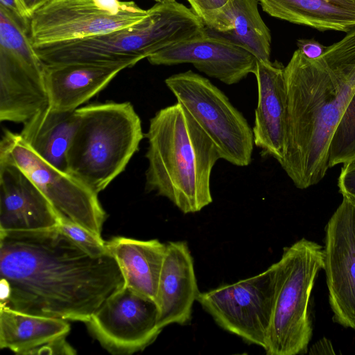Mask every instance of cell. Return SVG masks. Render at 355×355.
Instances as JSON below:
<instances>
[{
  "instance_id": "obj_1",
  "label": "cell",
  "mask_w": 355,
  "mask_h": 355,
  "mask_svg": "<svg viewBox=\"0 0 355 355\" xmlns=\"http://www.w3.org/2000/svg\"><path fill=\"white\" fill-rule=\"evenodd\" d=\"M0 307L87 322L125 285L110 253L94 257L59 227L0 231Z\"/></svg>"
},
{
  "instance_id": "obj_2",
  "label": "cell",
  "mask_w": 355,
  "mask_h": 355,
  "mask_svg": "<svg viewBox=\"0 0 355 355\" xmlns=\"http://www.w3.org/2000/svg\"><path fill=\"white\" fill-rule=\"evenodd\" d=\"M284 78L286 135L280 165L297 188L305 189L329 168L331 139L355 94V28L318 59L295 51Z\"/></svg>"
},
{
  "instance_id": "obj_3",
  "label": "cell",
  "mask_w": 355,
  "mask_h": 355,
  "mask_svg": "<svg viewBox=\"0 0 355 355\" xmlns=\"http://www.w3.org/2000/svg\"><path fill=\"white\" fill-rule=\"evenodd\" d=\"M146 191L169 200L183 214L212 202L211 174L219 153L210 138L180 103L160 109L145 135Z\"/></svg>"
},
{
  "instance_id": "obj_4",
  "label": "cell",
  "mask_w": 355,
  "mask_h": 355,
  "mask_svg": "<svg viewBox=\"0 0 355 355\" xmlns=\"http://www.w3.org/2000/svg\"><path fill=\"white\" fill-rule=\"evenodd\" d=\"M139 23L107 33L34 47L46 65L128 62L144 58L206 32L202 20L184 4L156 3Z\"/></svg>"
},
{
  "instance_id": "obj_5",
  "label": "cell",
  "mask_w": 355,
  "mask_h": 355,
  "mask_svg": "<svg viewBox=\"0 0 355 355\" xmlns=\"http://www.w3.org/2000/svg\"><path fill=\"white\" fill-rule=\"evenodd\" d=\"M78 124L67 155L68 173L96 193L125 168L144 135L130 102L109 101L76 110Z\"/></svg>"
},
{
  "instance_id": "obj_6",
  "label": "cell",
  "mask_w": 355,
  "mask_h": 355,
  "mask_svg": "<svg viewBox=\"0 0 355 355\" xmlns=\"http://www.w3.org/2000/svg\"><path fill=\"white\" fill-rule=\"evenodd\" d=\"M275 287L266 347L268 355L306 354L313 336L312 291L324 267V248L302 238L275 263Z\"/></svg>"
},
{
  "instance_id": "obj_7",
  "label": "cell",
  "mask_w": 355,
  "mask_h": 355,
  "mask_svg": "<svg viewBox=\"0 0 355 355\" xmlns=\"http://www.w3.org/2000/svg\"><path fill=\"white\" fill-rule=\"evenodd\" d=\"M165 84L215 145L220 159L247 166L254 150L252 129L227 96L207 78L189 70Z\"/></svg>"
},
{
  "instance_id": "obj_8",
  "label": "cell",
  "mask_w": 355,
  "mask_h": 355,
  "mask_svg": "<svg viewBox=\"0 0 355 355\" xmlns=\"http://www.w3.org/2000/svg\"><path fill=\"white\" fill-rule=\"evenodd\" d=\"M44 64L29 29L0 6V121L24 123L49 106Z\"/></svg>"
},
{
  "instance_id": "obj_9",
  "label": "cell",
  "mask_w": 355,
  "mask_h": 355,
  "mask_svg": "<svg viewBox=\"0 0 355 355\" xmlns=\"http://www.w3.org/2000/svg\"><path fill=\"white\" fill-rule=\"evenodd\" d=\"M0 161L19 167L46 196L60 221L73 223L101 236L107 214L98 193L76 177L42 159L19 133L3 131Z\"/></svg>"
},
{
  "instance_id": "obj_10",
  "label": "cell",
  "mask_w": 355,
  "mask_h": 355,
  "mask_svg": "<svg viewBox=\"0 0 355 355\" xmlns=\"http://www.w3.org/2000/svg\"><path fill=\"white\" fill-rule=\"evenodd\" d=\"M148 12L132 1L49 0L33 13L29 36L34 47L82 39L133 26Z\"/></svg>"
},
{
  "instance_id": "obj_11",
  "label": "cell",
  "mask_w": 355,
  "mask_h": 355,
  "mask_svg": "<svg viewBox=\"0 0 355 355\" xmlns=\"http://www.w3.org/2000/svg\"><path fill=\"white\" fill-rule=\"evenodd\" d=\"M275 264L254 276L200 292L197 301L223 329L265 348L275 287Z\"/></svg>"
},
{
  "instance_id": "obj_12",
  "label": "cell",
  "mask_w": 355,
  "mask_h": 355,
  "mask_svg": "<svg viewBox=\"0 0 355 355\" xmlns=\"http://www.w3.org/2000/svg\"><path fill=\"white\" fill-rule=\"evenodd\" d=\"M112 354H132L151 345L162 331L156 303L126 286L110 295L85 322Z\"/></svg>"
},
{
  "instance_id": "obj_13",
  "label": "cell",
  "mask_w": 355,
  "mask_h": 355,
  "mask_svg": "<svg viewBox=\"0 0 355 355\" xmlns=\"http://www.w3.org/2000/svg\"><path fill=\"white\" fill-rule=\"evenodd\" d=\"M323 248L333 320L355 331V205L345 198L325 225Z\"/></svg>"
},
{
  "instance_id": "obj_14",
  "label": "cell",
  "mask_w": 355,
  "mask_h": 355,
  "mask_svg": "<svg viewBox=\"0 0 355 355\" xmlns=\"http://www.w3.org/2000/svg\"><path fill=\"white\" fill-rule=\"evenodd\" d=\"M147 60L153 65L191 63L209 77L228 85L254 74L258 61L241 45L208 28L204 34L164 48Z\"/></svg>"
},
{
  "instance_id": "obj_15",
  "label": "cell",
  "mask_w": 355,
  "mask_h": 355,
  "mask_svg": "<svg viewBox=\"0 0 355 355\" xmlns=\"http://www.w3.org/2000/svg\"><path fill=\"white\" fill-rule=\"evenodd\" d=\"M50 202L17 166L0 161V231H29L59 227Z\"/></svg>"
},
{
  "instance_id": "obj_16",
  "label": "cell",
  "mask_w": 355,
  "mask_h": 355,
  "mask_svg": "<svg viewBox=\"0 0 355 355\" xmlns=\"http://www.w3.org/2000/svg\"><path fill=\"white\" fill-rule=\"evenodd\" d=\"M284 66L278 61H257L254 75L258 89L252 128L254 145L262 156H270L279 164L285 151L287 100Z\"/></svg>"
},
{
  "instance_id": "obj_17",
  "label": "cell",
  "mask_w": 355,
  "mask_h": 355,
  "mask_svg": "<svg viewBox=\"0 0 355 355\" xmlns=\"http://www.w3.org/2000/svg\"><path fill=\"white\" fill-rule=\"evenodd\" d=\"M199 293L188 244L185 241L167 243L155 301L159 327L163 329L171 324H189Z\"/></svg>"
},
{
  "instance_id": "obj_18",
  "label": "cell",
  "mask_w": 355,
  "mask_h": 355,
  "mask_svg": "<svg viewBox=\"0 0 355 355\" xmlns=\"http://www.w3.org/2000/svg\"><path fill=\"white\" fill-rule=\"evenodd\" d=\"M69 331L66 320L0 307L1 349L23 355H73L76 352L66 339Z\"/></svg>"
},
{
  "instance_id": "obj_19",
  "label": "cell",
  "mask_w": 355,
  "mask_h": 355,
  "mask_svg": "<svg viewBox=\"0 0 355 355\" xmlns=\"http://www.w3.org/2000/svg\"><path fill=\"white\" fill-rule=\"evenodd\" d=\"M49 107L60 111L76 110L103 89L128 62L44 64Z\"/></svg>"
},
{
  "instance_id": "obj_20",
  "label": "cell",
  "mask_w": 355,
  "mask_h": 355,
  "mask_svg": "<svg viewBox=\"0 0 355 355\" xmlns=\"http://www.w3.org/2000/svg\"><path fill=\"white\" fill-rule=\"evenodd\" d=\"M128 286L155 302L166 243L116 236L105 242Z\"/></svg>"
},
{
  "instance_id": "obj_21",
  "label": "cell",
  "mask_w": 355,
  "mask_h": 355,
  "mask_svg": "<svg viewBox=\"0 0 355 355\" xmlns=\"http://www.w3.org/2000/svg\"><path fill=\"white\" fill-rule=\"evenodd\" d=\"M78 124L76 110L60 111L48 106L23 123L19 135L42 159L68 173L67 155Z\"/></svg>"
},
{
  "instance_id": "obj_22",
  "label": "cell",
  "mask_w": 355,
  "mask_h": 355,
  "mask_svg": "<svg viewBox=\"0 0 355 355\" xmlns=\"http://www.w3.org/2000/svg\"><path fill=\"white\" fill-rule=\"evenodd\" d=\"M270 16L320 31L355 28V0H258Z\"/></svg>"
},
{
  "instance_id": "obj_23",
  "label": "cell",
  "mask_w": 355,
  "mask_h": 355,
  "mask_svg": "<svg viewBox=\"0 0 355 355\" xmlns=\"http://www.w3.org/2000/svg\"><path fill=\"white\" fill-rule=\"evenodd\" d=\"M234 28L218 33L241 45L258 60L270 61L271 35L258 10V0H232Z\"/></svg>"
},
{
  "instance_id": "obj_24",
  "label": "cell",
  "mask_w": 355,
  "mask_h": 355,
  "mask_svg": "<svg viewBox=\"0 0 355 355\" xmlns=\"http://www.w3.org/2000/svg\"><path fill=\"white\" fill-rule=\"evenodd\" d=\"M355 157V94L331 139L329 167L345 164Z\"/></svg>"
},
{
  "instance_id": "obj_25",
  "label": "cell",
  "mask_w": 355,
  "mask_h": 355,
  "mask_svg": "<svg viewBox=\"0 0 355 355\" xmlns=\"http://www.w3.org/2000/svg\"><path fill=\"white\" fill-rule=\"evenodd\" d=\"M192 11L205 27L224 33L234 28L232 0H188Z\"/></svg>"
},
{
  "instance_id": "obj_26",
  "label": "cell",
  "mask_w": 355,
  "mask_h": 355,
  "mask_svg": "<svg viewBox=\"0 0 355 355\" xmlns=\"http://www.w3.org/2000/svg\"><path fill=\"white\" fill-rule=\"evenodd\" d=\"M59 227L89 254L99 257L109 252L106 241L86 228L67 220L60 221Z\"/></svg>"
},
{
  "instance_id": "obj_27",
  "label": "cell",
  "mask_w": 355,
  "mask_h": 355,
  "mask_svg": "<svg viewBox=\"0 0 355 355\" xmlns=\"http://www.w3.org/2000/svg\"><path fill=\"white\" fill-rule=\"evenodd\" d=\"M338 187L343 198L355 205V157L341 168Z\"/></svg>"
},
{
  "instance_id": "obj_28",
  "label": "cell",
  "mask_w": 355,
  "mask_h": 355,
  "mask_svg": "<svg viewBox=\"0 0 355 355\" xmlns=\"http://www.w3.org/2000/svg\"><path fill=\"white\" fill-rule=\"evenodd\" d=\"M297 46L305 57L312 60L320 58L327 49L314 39H300L297 41Z\"/></svg>"
},
{
  "instance_id": "obj_29",
  "label": "cell",
  "mask_w": 355,
  "mask_h": 355,
  "mask_svg": "<svg viewBox=\"0 0 355 355\" xmlns=\"http://www.w3.org/2000/svg\"><path fill=\"white\" fill-rule=\"evenodd\" d=\"M0 6L11 12L29 29L31 15L22 0H0Z\"/></svg>"
},
{
  "instance_id": "obj_30",
  "label": "cell",
  "mask_w": 355,
  "mask_h": 355,
  "mask_svg": "<svg viewBox=\"0 0 355 355\" xmlns=\"http://www.w3.org/2000/svg\"><path fill=\"white\" fill-rule=\"evenodd\" d=\"M311 354H335L331 343L326 338H323L315 343L311 348Z\"/></svg>"
},
{
  "instance_id": "obj_31",
  "label": "cell",
  "mask_w": 355,
  "mask_h": 355,
  "mask_svg": "<svg viewBox=\"0 0 355 355\" xmlns=\"http://www.w3.org/2000/svg\"><path fill=\"white\" fill-rule=\"evenodd\" d=\"M26 8L30 14L33 15V13L36 11L37 9L44 6L46 3H47L49 0H22Z\"/></svg>"
},
{
  "instance_id": "obj_32",
  "label": "cell",
  "mask_w": 355,
  "mask_h": 355,
  "mask_svg": "<svg viewBox=\"0 0 355 355\" xmlns=\"http://www.w3.org/2000/svg\"><path fill=\"white\" fill-rule=\"evenodd\" d=\"M153 1H155L157 3H165V2H173V1H175L176 0H153Z\"/></svg>"
}]
</instances>
